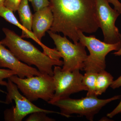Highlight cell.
<instances>
[{
    "label": "cell",
    "mask_w": 121,
    "mask_h": 121,
    "mask_svg": "<svg viewBox=\"0 0 121 121\" xmlns=\"http://www.w3.org/2000/svg\"><path fill=\"white\" fill-rule=\"evenodd\" d=\"M48 0L54 17L52 32L62 33L76 43L79 32L91 34L99 28L95 0Z\"/></svg>",
    "instance_id": "1"
},
{
    "label": "cell",
    "mask_w": 121,
    "mask_h": 121,
    "mask_svg": "<svg viewBox=\"0 0 121 121\" xmlns=\"http://www.w3.org/2000/svg\"><path fill=\"white\" fill-rule=\"evenodd\" d=\"M2 31L5 37L0 41V43L8 47L11 52L22 62L29 66H35L41 74L53 76V67L63 66V61L50 58L12 30L4 28Z\"/></svg>",
    "instance_id": "2"
},
{
    "label": "cell",
    "mask_w": 121,
    "mask_h": 121,
    "mask_svg": "<svg viewBox=\"0 0 121 121\" xmlns=\"http://www.w3.org/2000/svg\"><path fill=\"white\" fill-rule=\"evenodd\" d=\"M121 97V95H116L105 99H99L95 95L86 96L79 99L69 97L56 100L51 104L59 107L63 116L69 117L71 115L75 114L92 121L95 116L104 106Z\"/></svg>",
    "instance_id": "3"
},
{
    "label": "cell",
    "mask_w": 121,
    "mask_h": 121,
    "mask_svg": "<svg viewBox=\"0 0 121 121\" xmlns=\"http://www.w3.org/2000/svg\"><path fill=\"white\" fill-rule=\"evenodd\" d=\"M17 86L23 95L31 102L41 99L48 102L55 91L53 76L47 74L21 78L16 75L9 78Z\"/></svg>",
    "instance_id": "4"
},
{
    "label": "cell",
    "mask_w": 121,
    "mask_h": 121,
    "mask_svg": "<svg viewBox=\"0 0 121 121\" xmlns=\"http://www.w3.org/2000/svg\"><path fill=\"white\" fill-rule=\"evenodd\" d=\"M79 41L87 48L90 52L84 63L83 70L86 72L98 73L105 70L106 57L112 51L120 49L121 41L114 44H109L97 39L94 35L86 36L79 32Z\"/></svg>",
    "instance_id": "5"
},
{
    "label": "cell",
    "mask_w": 121,
    "mask_h": 121,
    "mask_svg": "<svg viewBox=\"0 0 121 121\" xmlns=\"http://www.w3.org/2000/svg\"><path fill=\"white\" fill-rule=\"evenodd\" d=\"M47 32L63 59V70L69 71L83 70L84 62L88 56L86 47L79 41L72 43L65 36L62 37L50 30Z\"/></svg>",
    "instance_id": "6"
},
{
    "label": "cell",
    "mask_w": 121,
    "mask_h": 121,
    "mask_svg": "<svg viewBox=\"0 0 121 121\" xmlns=\"http://www.w3.org/2000/svg\"><path fill=\"white\" fill-rule=\"evenodd\" d=\"M6 86L7 91L6 99L5 101L0 102L9 104L14 101L15 106L5 111V121H21L28 115L39 111L47 114L55 113L61 115L60 112L42 109L33 104L32 102L21 94L17 86L9 79Z\"/></svg>",
    "instance_id": "7"
},
{
    "label": "cell",
    "mask_w": 121,
    "mask_h": 121,
    "mask_svg": "<svg viewBox=\"0 0 121 121\" xmlns=\"http://www.w3.org/2000/svg\"><path fill=\"white\" fill-rule=\"evenodd\" d=\"M79 70L72 71H65L60 66H55L53 78L55 86L53 98L48 103L51 104L56 100L69 97L72 94L87 89L82 83L83 75Z\"/></svg>",
    "instance_id": "8"
},
{
    "label": "cell",
    "mask_w": 121,
    "mask_h": 121,
    "mask_svg": "<svg viewBox=\"0 0 121 121\" xmlns=\"http://www.w3.org/2000/svg\"><path fill=\"white\" fill-rule=\"evenodd\" d=\"M95 1L96 17L99 27L103 33L104 42L109 44L121 42L120 33L115 25L120 13L110 7L107 0Z\"/></svg>",
    "instance_id": "9"
},
{
    "label": "cell",
    "mask_w": 121,
    "mask_h": 121,
    "mask_svg": "<svg viewBox=\"0 0 121 121\" xmlns=\"http://www.w3.org/2000/svg\"><path fill=\"white\" fill-rule=\"evenodd\" d=\"M0 67L15 72L21 78H29L42 74L36 68L22 62L11 51L0 43Z\"/></svg>",
    "instance_id": "10"
},
{
    "label": "cell",
    "mask_w": 121,
    "mask_h": 121,
    "mask_svg": "<svg viewBox=\"0 0 121 121\" xmlns=\"http://www.w3.org/2000/svg\"><path fill=\"white\" fill-rule=\"evenodd\" d=\"M0 17H3L8 22L18 27L22 30L21 37L23 38H30L34 40L39 45L41 46L43 50V52L49 57L54 59L60 60L62 56L60 52L56 48H50L41 43V41L38 39L36 37L32 31L26 29L18 21L15 16L13 12L4 5L0 7Z\"/></svg>",
    "instance_id": "11"
},
{
    "label": "cell",
    "mask_w": 121,
    "mask_h": 121,
    "mask_svg": "<svg viewBox=\"0 0 121 121\" xmlns=\"http://www.w3.org/2000/svg\"><path fill=\"white\" fill-rule=\"evenodd\" d=\"M54 17L50 5L35 12L33 15L32 30L38 39L41 41L45 32L50 30Z\"/></svg>",
    "instance_id": "12"
},
{
    "label": "cell",
    "mask_w": 121,
    "mask_h": 121,
    "mask_svg": "<svg viewBox=\"0 0 121 121\" xmlns=\"http://www.w3.org/2000/svg\"><path fill=\"white\" fill-rule=\"evenodd\" d=\"M28 0H22L17 11L21 23L28 30L32 31L33 15L29 4Z\"/></svg>",
    "instance_id": "13"
},
{
    "label": "cell",
    "mask_w": 121,
    "mask_h": 121,
    "mask_svg": "<svg viewBox=\"0 0 121 121\" xmlns=\"http://www.w3.org/2000/svg\"><path fill=\"white\" fill-rule=\"evenodd\" d=\"M113 79L112 76L105 70L98 73L96 81L95 95L98 96L105 92L107 89L112 83Z\"/></svg>",
    "instance_id": "14"
},
{
    "label": "cell",
    "mask_w": 121,
    "mask_h": 121,
    "mask_svg": "<svg viewBox=\"0 0 121 121\" xmlns=\"http://www.w3.org/2000/svg\"><path fill=\"white\" fill-rule=\"evenodd\" d=\"M97 73L92 72H86L83 75L82 83L87 90L86 96L96 95L95 86Z\"/></svg>",
    "instance_id": "15"
},
{
    "label": "cell",
    "mask_w": 121,
    "mask_h": 121,
    "mask_svg": "<svg viewBox=\"0 0 121 121\" xmlns=\"http://www.w3.org/2000/svg\"><path fill=\"white\" fill-rule=\"evenodd\" d=\"M47 113L44 112H36L30 114L26 119L27 121H53L54 119L48 117Z\"/></svg>",
    "instance_id": "16"
},
{
    "label": "cell",
    "mask_w": 121,
    "mask_h": 121,
    "mask_svg": "<svg viewBox=\"0 0 121 121\" xmlns=\"http://www.w3.org/2000/svg\"><path fill=\"white\" fill-rule=\"evenodd\" d=\"M15 75H16V72L10 69H0V85L6 86L7 82L4 79Z\"/></svg>",
    "instance_id": "17"
},
{
    "label": "cell",
    "mask_w": 121,
    "mask_h": 121,
    "mask_svg": "<svg viewBox=\"0 0 121 121\" xmlns=\"http://www.w3.org/2000/svg\"><path fill=\"white\" fill-rule=\"evenodd\" d=\"M31 3L35 12L50 5L48 0H28Z\"/></svg>",
    "instance_id": "18"
},
{
    "label": "cell",
    "mask_w": 121,
    "mask_h": 121,
    "mask_svg": "<svg viewBox=\"0 0 121 121\" xmlns=\"http://www.w3.org/2000/svg\"><path fill=\"white\" fill-rule=\"evenodd\" d=\"M22 0H5L4 6L13 12L17 11V9Z\"/></svg>",
    "instance_id": "19"
},
{
    "label": "cell",
    "mask_w": 121,
    "mask_h": 121,
    "mask_svg": "<svg viewBox=\"0 0 121 121\" xmlns=\"http://www.w3.org/2000/svg\"><path fill=\"white\" fill-rule=\"evenodd\" d=\"M120 113H121V100L118 105L112 111L107 114V117L112 118L115 115Z\"/></svg>",
    "instance_id": "20"
},
{
    "label": "cell",
    "mask_w": 121,
    "mask_h": 121,
    "mask_svg": "<svg viewBox=\"0 0 121 121\" xmlns=\"http://www.w3.org/2000/svg\"><path fill=\"white\" fill-rule=\"evenodd\" d=\"M109 3L112 4L114 6L115 9L121 14V3L118 0H107Z\"/></svg>",
    "instance_id": "21"
},
{
    "label": "cell",
    "mask_w": 121,
    "mask_h": 121,
    "mask_svg": "<svg viewBox=\"0 0 121 121\" xmlns=\"http://www.w3.org/2000/svg\"><path fill=\"white\" fill-rule=\"evenodd\" d=\"M110 86L113 89H117L121 86V76L116 80H114Z\"/></svg>",
    "instance_id": "22"
},
{
    "label": "cell",
    "mask_w": 121,
    "mask_h": 121,
    "mask_svg": "<svg viewBox=\"0 0 121 121\" xmlns=\"http://www.w3.org/2000/svg\"><path fill=\"white\" fill-rule=\"evenodd\" d=\"M120 37L121 40V34L120 35ZM113 54L115 55L116 56H121V47L120 49L119 50H118L116 52H114L113 53Z\"/></svg>",
    "instance_id": "23"
},
{
    "label": "cell",
    "mask_w": 121,
    "mask_h": 121,
    "mask_svg": "<svg viewBox=\"0 0 121 121\" xmlns=\"http://www.w3.org/2000/svg\"><path fill=\"white\" fill-rule=\"evenodd\" d=\"M5 0H0V7L4 5Z\"/></svg>",
    "instance_id": "24"
},
{
    "label": "cell",
    "mask_w": 121,
    "mask_h": 121,
    "mask_svg": "<svg viewBox=\"0 0 121 121\" xmlns=\"http://www.w3.org/2000/svg\"><path fill=\"white\" fill-rule=\"evenodd\" d=\"M0 92H2V93H6L5 92V91L2 90H1V89H0Z\"/></svg>",
    "instance_id": "25"
}]
</instances>
